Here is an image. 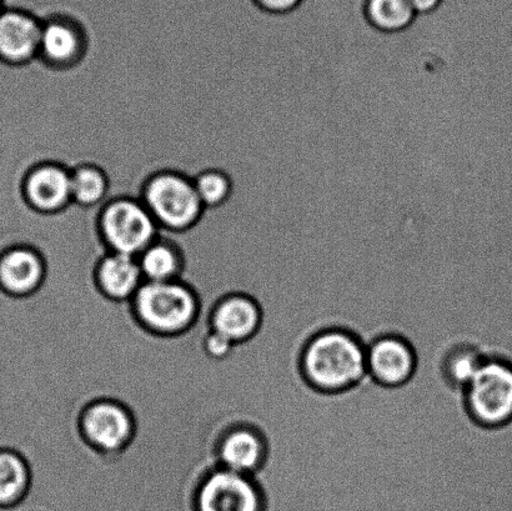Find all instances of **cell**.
<instances>
[{
	"label": "cell",
	"mask_w": 512,
	"mask_h": 511,
	"mask_svg": "<svg viewBox=\"0 0 512 511\" xmlns=\"http://www.w3.org/2000/svg\"><path fill=\"white\" fill-rule=\"evenodd\" d=\"M365 12L370 24L385 33L408 29L416 18L409 0H366Z\"/></svg>",
	"instance_id": "17"
},
{
	"label": "cell",
	"mask_w": 512,
	"mask_h": 511,
	"mask_svg": "<svg viewBox=\"0 0 512 511\" xmlns=\"http://www.w3.org/2000/svg\"><path fill=\"white\" fill-rule=\"evenodd\" d=\"M84 50L80 29L67 18H52L42 23L39 55L54 67H68L78 62Z\"/></svg>",
	"instance_id": "13"
},
{
	"label": "cell",
	"mask_w": 512,
	"mask_h": 511,
	"mask_svg": "<svg viewBox=\"0 0 512 511\" xmlns=\"http://www.w3.org/2000/svg\"><path fill=\"white\" fill-rule=\"evenodd\" d=\"M466 412L480 427L501 428L512 422V363L486 355L464 392Z\"/></svg>",
	"instance_id": "2"
},
{
	"label": "cell",
	"mask_w": 512,
	"mask_h": 511,
	"mask_svg": "<svg viewBox=\"0 0 512 511\" xmlns=\"http://www.w3.org/2000/svg\"><path fill=\"white\" fill-rule=\"evenodd\" d=\"M29 473L19 455L0 453V505L18 502L27 489Z\"/></svg>",
	"instance_id": "18"
},
{
	"label": "cell",
	"mask_w": 512,
	"mask_h": 511,
	"mask_svg": "<svg viewBox=\"0 0 512 511\" xmlns=\"http://www.w3.org/2000/svg\"><path fill=\"white\" fill-rule=\"evenodd\" d=\"M137 259L144 282H174L182 270L178 250L162 239L150 245Z\"/></svg>",
	"instance_id": "16"
},
{
	"label": "cell",
	"mask_w": 512,
	"mask_h": 511,
	"mask_svg": "<svg viewBox=\"0 0 512 511\" xmlns=\"http://www.w3.org/2000/svg\"><path fill=\"white\" fill-rule=\"evenodd\" d=\"M42 22L20 10H3L0 14V59L12 64L37 58Z\"/></svg>",
	"instance_id": "10"
},
{
	"label": "cell",
	"mask_w": 512,
	"mask_h": 511,
	"mask_svg": "<svg viewBox=\"0 0 512 511\" xmlns=\"http://www.w3.org/2000/svg\"><path fill=\"white\" fill-rule=\"evenodd\" d=\"M28 203L42 213H57L72 203V172L59 164H42L24 184Z\"/></svg>",
	"instance_id": "9"
},
{
	"label": "cell",
	"mask_w": 512,
	"mask_h": 511,
	"mask_svg": "<svg viewBox=\"0 0 512 511\" xmlns=\"http://www.w3.org/2000/svg\"><path fill=\"white\" fill-rule=\"evenodd\" d=\"M84 437L105 453L123 449L133 437V419L127 409L113 402H97L83 413Z\"/></svg>",
	"instance_id": "8"
},
{
	"label": "cell",
	"mask_w": 512,
	"mask_h": 511,
	"mask_svg": "<svg viewBox=\"0 0 512 511\" xmlns=\"http://www.w3.org/2000/svg\"><path fill=\"white\" fill-rule=\"evenodd\" d=\"M298 363L301 377L319 393H345L368 378L366 344L345 328L310 334L301 345Z\"/></svg>",
	"instance_id": "1"
},
{
	"label": "cell",
	"mask_w": 512,
	"mask_h": 511,
	"mask_svg": "<svg viewBox=\"0 0 512 511\" xmlns=\"http://www.w3.org/2000/svg\"><path fill=\"white\" fill-rule=\"evenodd\" d=\"M234 344L229 339L223 337L222 334L217 332L210 333L205 339L204 348L205 352L214 359H223L232 352Z\"/></svg>",
	"instance_id": "20"
},
{
	"label": "cell",
	"mask_w": 512,
	"mask_h": 511,
	"mask_svg": "<svg viewBox=\"0 0 512 511\" xmlns=\"http://www.w3.org/2000/svg\"><path fill=\"white\" fill-rule=\"evenodd\" d=\"M159 224L142 200H114L100 214L99 229L110 252L139 257L157 242Z\"/></svg>",
	"instance_id": "5"
},
{
	"label": "cell",
	"mask_w": 512,
	"mask_h": 511,
	"mask_svg": "<svg viewBox=\"0 0 512 511\" xmlns=\"http://www.w3.org/2000/svg\"><path fill=\"white\" fill-rule=\"evenodd\" d=\"M409 3L416 15H425L438 10L443 0H409Z\"/></svg>",
	"instance_id": "22"
},
{
	"label": "cell",
	"mask_w": 512,
	"mask_h": 511,
	"mask_svg": "<svg viewBox=\"0 0 512 511\" xmlns=\"http://www.w3.org/2000/svg\"><path fill=\"white\" fill-rule=\"evenodd\" d=\"M44 274L43 259L33 249L13 248L0 258V285L10 294L33 293L42 284Z\"/></svg>",
	"instance_id": "14"
},
{
	"label": "cell",
	"mask_w": 512,
	"mask_h": 511,
	"mask_svg": "<svg viewBox=\"0 0 512 511\" xmlns=\"http://www.w3.org/2000/svg\"><path fill=\"white\" fill-rule=\"evenodd\" d=\"M263 322V313L256 300L248 295L235 294L225 298L214 310V332L222 334L233 344L243 343L256 333Z\"/></svg>",
	"instance_id": "12"
},
{
	"label": "cell",
	"mask_w": 512,
	"mask_h": 511,
	"mask_svg": "<svg viewBox=\"0 0 512 511\" xmlns=\"http://www.w3.org/2000/svg\"><path fill=\"white\" fill-rule=\"evenodd\" d=\"M218 455L222 468L234 473L255 475L264 467L268 444L258 429L240 427L223 439Z\"/></svg>",
	"instance_id": "11"
},
{
	"label": "cell",
	"mask_w": 512,
	"mask_h": 511,
	"mask_svg": "<svg viewBox=\"0 0 512 511\" xmlns=\"http://www.w3.org/2000/svg\"><path fill=\"white\" fill-rule=\"evenodd\" d=\"M366 344L368 377L384 388H400L414 378L418 354L414 345L395 333H383Z\"/></svg>",
	"instance_id": "6"
},
{
	"label": "cell",
	"mask_w": 512,
	"mask_h": 511,
	"mask_svg": "<svg viewBox=\"0 0 512 511\" xmlns=\"http://www.w3.org/2000/svg\"><path fill=\"white\" fill-rule=\"evenodd\" d=\"M142 202L159 227L175 232L193 227L204 212L193 180L173 172L160 173L150 179L145 185Z\"/></svg>",
	"instance_id": "4"
},
{
	"label": "cell",
	"mask_w": 512,
	"mask_h": 511,
	"mask_svg": "<svg viewBox=\"0 0 512 511\" xmlns=\"http://www.w3.org/2000/svg\"><path fill=\"white\" fill-rule=\"evenodd\" d=\"M199 511H263V494L253 475L220 468L198 492Z\"/></svg>",
	"instance_id": "7"
},
{
	"label": "cell",
	"mask_w": 512,
	"mask_h": 511,
	"mask_svg": "<svg viewBox=\"0 0 512 511\" xmlns=\"http://www.w3.org/2000/svg\"><path fill=\"white\" fill-rule=\"evenodd\" d=\"M132 300L140 322L158 334L184 332L198 313V302L192 289L177 280L144 282Z\"/></svg>",
	"instance_id": "3"
},
{
	"label": "cell",
	"mask_w": 512,
	"mask_h": 511,
	"mask_svg": "<svg viewBox=\"0 0 512 511\" xmlns=\"http://www.w3.org/2000/svg\"><path fill=\"white\" fill-rule=\"evenodd\" d=\"M204 209H214L227 202L232 193L230 179L220 170H207L193 180Z\"/></svg>",
	"instance_id": "19"
},
{
	"label": "cell",
	"mask_w": 512,
	"mask_h": 511,
	"mask_svg": "<svg viewBox=\"0 0 512 511\" xmlns=\"http://www.w3.org/2000/svg\"><path fill=\"white\" fill-rule=\"evenodd\" d=\"M3 12V4H2V0H0V14H2Z\"/></svg>",
	"instance_id": "23"
},
{
	"label": "cell",
	"mask_w": 512,
	"mask_h": 511,
	"mask_svg": "<svg viewBox=\"0 0 512 511\" xmlns=\"http://www.w3.org/2000/svg\"><path fill=\"white\" fill-rule=\"evenodd\" d=\"M97 282L109 298L129 300L144 283V277L137 258L110 252L98 265Z\"/></svg>",
	"instance_id": "15"
},
{
	"label": "cell",
	"mask_w": 512,
	"mask_h": 511,
	"mask_svg": "<svg viewBox=\"0 0 512 511\" xmlns=\"http://www.w3.org/2000/svg\"><path fill=\"white\" fill-rule=\"evenodd\" d=\"M256 4L266 12L285 14L299 7L301 0H255Z\"/></svg>",
	"instance_id": "21"
}]
</instances>
